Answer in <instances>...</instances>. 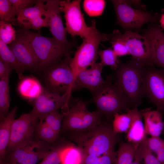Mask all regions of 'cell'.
I'll return each instance as SVG.
<instances>
[{"instance_id":"obj_20","label":"cell","mask_w":164,"mask_h":164,"mask_svg":"<svg viewBox=\"0 0 164 164\" xmlns=\"http://www.w3.org/2000/svg\"><path fill=\"white\" fill-rule=\"evenodd\" d=\"M144 121L146 134L151 137H160L163 129L164 122L162 112L148 108L141 111Z\"/></svg>"},{"instance_id":"obj_27","label":"cell","mask_w":164,"mask_h":164,"mask_svg":"<svg viewBox=\"0 0 164 164\" xmlns=\"http://www.w3.org/2000/svg\"><path fill=\"white\" fill-rule=\"evenodd\" d=\"M9 78L0 79V120L3 119L10 112Z\"/></svg>"},{"instance_id":"obj_4","label":"cell","mask_w":164,"mask_h":164,"mask_svg":"<svg viewBox=\"0 0 164 164\" xmlns=\"http://www.w3.org/2000/svg\"><path fill=\"white\" fill-rule=\"evenodd\" d=\"M108 34L99 31L96 21L92 20L88 34L82 39V43L77 47L70 63L75 79L80 72L97 62L99 45L102 42L108 41Z\"/></svg>"},{"instance_id":"obj_38","label":"cell","mask_w":164,"mask_h":164,"mask_svg":"<svg viewBox=\"0 0 164 164\" xmlns=\"http://www.w3.org/2000/svg\"><path fill=\"white\" fill-rule=\"evenodd\" d=\"M63 118V114H61L58 110H56L48 114L45 118L44 121L60 135L62 128Z\"/></svg>"},{"instance_id":"obj_28","label":"cell","mask_w":164,"mask_h":164,"mask_svg":"<svg viewBox=\"0 0 164 164\" xmlns=\"http://www.w3.org/2000/svg\"><path fill=\"white\" fill-rule=\"evenodd\" d=\"M108 38L118 57L130 55L123 39L122 34L119 30L115 29L111 34H108Z\"/></svg>"},{"instance_id":"obj_17","label":"cell","mask_w":164,"mask_h":164,"mask_svg":"<svg viewBox=\"0 0 164 164\" xmlns=\"http://www.w3.org/2000/svg\"><path fill=\"white\" fill-rule=\"evenodd\" d=\"M142 31V35L147 38L151 44L153 65L164 70V33L162 29L158 23H151Z\"/></svg>"},{"instance_id":"obj_9","label":"cell","mask_w":164,"mask_h":164,"mask_svg":"<svg viewBox=\"0 0 164 164\" xmlns=\"http://www.w3.org/2000/svg\"><path fill=\"white\" fill-rule=\"evenodd\" d=\"M144 97L154 104L157 110L164 113V70L147 65L143 77Z\"/></svg>"},{"instance_id":"obj_32","label":"cell","mask_w":164,"mask_h":164,"mask_svg":"<svg viewBox=\"0 0 164 164\" xmlns=\"http://www.w3.org/2000/svg\"><path fill=\"white\" fill-rule=\"evenodd\" d=\"M35 131L40 139L49 143H54L59 136L44 121H39L36 124Z\"/></svg>"},{"instance_id":"obj_8","label":"cell","mask_w":164,"mask_h":164,"mask_svg":"<svg viewBox=\"0 0 164 164\" xmlns=\"http://www.w3.org/2000/svg\"><path fill=\"white\" fill-rule=\"evenodd\" d=\"M116 17V24L126 30L133 29L139 30L145 24L158 23L160 14L154 15L150 12H145L133 8L129 1H111Z\"/></svg>"},{"instance_id":"obj_35","label":"cell","mask_w":164,"mask_h":164,"mask_svg":"<svg viewBox=\"0 0 164 164\" xmlns=\"http://www.w3.org/2000/svg\"><path fill=\"white\" fill-rule=\"evenodd\" d=\"M16 31L12 24L3 20L0 21V39L8 45L15 39Z\"/></svg>"},{"instance_id":"obj_47","label":"cell","mask_w":164,"mask_h":164,"mask_svg":"<svg viewBox=\"0 0 164 164\" xmlns=\"http://www.w3.org/2000/svg\"><path fill=\"white\" fill-rule=\"evenodd\" d=\"M9 164H16V163H10V164H9Z\"/></svg>"},{"instance_id":"obj_10","label":"cell","mask_w":164,"mask_h":164,"mask_svg":"<svg viewBox=\"0 0 164 164\" xmlns=\"http://www.w3.org/2000/svg\"><path fill=\"white\" fill-rule=\"evenodd\" d=\"M70 99L67 95H60L44 87L40 94L34 100L29 113L33 123L36 125L38 121H43L48 114L60 108L68 109Z\"/></svg>"},{"instance_id":"obj_39","label":"cell","mask_w":164,"mask_h":164,"mask_svg":"<svg viewBox=\"0 0 164 164\" xmlns=\"http://www.w3.org/2000/svg\"><path fill=\"white\" fill-rule=\"evenodd\" d=\"M22 26L28 29L36 30L40 34L41 29L43 27H49L48 15L41 16L22 22L20 26Z\"/></svg>"},{"instance_id":"obj_5","label":"cell","mask_w":164,"mask_h":164,"mask_svg":"<svg viewBox=\"0 0 164 164\" xmlns=\"http://www.w3.org/2000/svg\"><path fill=\"white\" fill-rule=\"evenodd\" d=\"M92 101L97 110L110 119L117 113L132 108L129 102L114 82L112 75L106 77V82L93 96Z\"/></svg>"},{"instance_id":"obj_11","label":"cell","mask_w":164,"mask_h":164,"mask_svg":"<svg viewBox=\"0 0 164 164\" xmlns=\"http://www.w3.org/2000/svg\"><path fill=\"white\" fill-rule=\"evenodd\" d=\"M81 1L60 0V9L64 14L67 32L72 36H78L83 39L88 34L90 26L87 25L81 11Z\"/></svg>"},{"instance_id":"obj_7","label":"cell","mask_w":164,"mask_h":164,"mask_svg":"<svg viewBox=\"0 0 164 164\" xmlns=\"http://www.w3.org/2000/svg\"><path fill=\"white\" fill-rule=\"evenodd\" d=\"M72 59H66L42 71L45 87L57 94L70 98L75 78L70 66Z\"/></svg>"},{"instance_id":"obj_3","label":"cell","mask_w":164,"mask_h":164,"mask_svg":"<svg viewBox=\"0 0 164 164\" xmlns=\"http://www.w3.org/2000/svg\"><path fill=\"white\" fill-rule=\"evenodd\" d=\"M133 60L126 63L121 62L112 76L114 83L124 93L132 108L142 104L144 97L143 77L146 65Z\"/></svg>"},{"instance_id":"obj_31","label":"cell","mask_w":164,"mask_h":164,"mask_svg":"<svg viewBox=\"0 0 164 164\" xmlns=\"http://www.w3.org/2000/svg\"><path fill=\"white\" fill-rule=\"evenodd\" d=\"M98 55L101 60L100 62L103 67L109 66L114 71L118 69L121 62L112 48L99 50Z\"/></svg>"},{"instance_id":"obj_42","label":"cell","mask_w":164,"mask_h":164,"mask_svg":"<svg viewBox=\"0 0 164 164\" xmlns=\"http://www.w3.org/2000/svg\"><path fill=\"white\" fill-rule=\"evenodd\" d=\"M13 70L11 64L0 59V79L10 77Z\"/></svg>"},{"instance_id":"obj_34","label":"cell","mask_w":164,"mask_h":164,"mask_svg":"<svg viewBox=\"0 0 164 164\" xmlns=\"http://www.w3.org/2000/svg\"><path fill=\"white\" fill-rule=\"evenodd\" d=\"M117 154L114 151L99 156L84 155L82 164H115Z\"/></svg>"},{"instance_id":"obj_1","label":"cell","mask_w":164,"mask_h":164,"mask_svg":"<svg viewBox=\"0 0 164 164\" xmlns=\"http://www.w3.org/2000/svg\"><path fill=\"white\" fill-rule=\"evenodd\" d=\"M16 33L26 40L34 52L38 61V71L70 59L72 49L57 41L54 38L42 36L38 32L19 26Z\"/></svg>"},{"instance_id":"obj_22","label":"cell","mask_w":164,"mask_h":164,"mask_svg":"<svg viewBox=\"0 0 164 164\" xmlns=\"http://www.w3.org/2000/svg\"><path fill=\"white\" fill-rule=\"evenodd\" d=\"M44 87L39 81L33 77H24L19 83L18 90L23 97L30 100H34L42 92Z\"/></svg>"},{"instance_id":"obj_40","label":"cell","mask_w":164,"mask_h":164,"mask_svg":"<svg viewBox=\"0 0 164 164\" xmlns=\"http://www.w3.org/2000/svg\"><path fill=\"white\" fill-rule=\"evenodd\" d=\"M65 145L53 147L39 164H61L60 153Z\"/></svg>"},{"instance_id":"obj_24","label":"cell","mask_w":164,"mask_h":164,"mask_svg":"<svg viewBox=\"0 0 164 164\" xmlns=\"http://www.w3.org/2000/svg\"><path fill=\"white\" fill-rule=\"evenodd\" d=\"M84 154L77 146L65 144L60 153L61 164H82Z\"/></svg>"},{"instance_id":"obj_15","label":"cell","mask_w":164,"mask_h":164,"mask_svg":"<svg viewBox=\"0 0 164 164\" xmlns=\"http://www.w3.org/2000/svg\"><path fill=\"white\" fill-rule=\"evenodd\" d=\"M41 143L33 140L8 154V162L19 164H36L45 156L49 149H43Z\"/></svg>"},{"instance_id":"obj_21","label":"cell","mask_w":164,"mask_h":164,"mask_svg":"<svg viewBox=\"0 0 164 164\" xmlns=\"http://www.w3.org/2000/svg\"><path fill=\"white\" fill-rule=\"evenodd\" d=\"M18 107L14 108L8 114L0 120V157L4 159L6 155L7 149L9 143L13 123L15 120Z\"/></svg>"},{"instance_id":"obj_18","label":"cell","mask_w":164,"mask_h":164,"mask_svg":"<svg viewBox=\"0 0 164 164\" xmlns=\"http://www.w3.org/2000/svg\"><path fill=\"white\" fill-rule=\"evenodd\" d=\"M25 70L38 71V61L34 52L28 43L16 33L15 39L8 45Z\"/></svg>"},{"instance_id":"obj_30","label":"cell","mask_w":164,"mask_h":164,"mask_svg":"<svg viewBox=\"0 0 164 164\" xmlns=\"http://www.w3.org/2000/svg\"><path fill=\"white\" fill-rule=\"evenodd\" d=\"M113 118L112 126L114 132L117 134L123 132L126 134L131 122L129 114L127 112L117 113L114 115Z\"/></svg>"},{"instance_id":"obj_45","label":"cell","mask_w":164,"mask_h":164,"mask_svg":"<svg viewBox=\"0 0 164 164\" xmlns=\"http://www.w3.org/2000/svg\"><path fill=\"white\" fill-rule=\"evenodd\" d=\"M4 159L0 160V164H9L8 162H5L3 160Z\"/></svg>"},{"instance_id":"obj_44","label":"cell","mask_w":164,"mask_h":164,"mask_svg":"<svg viewBox=\"0 0 164 164\" xmlns=\"http://www.w3.org/2000/svg\"><path fill=\"white\" fill-rule=\"evenodd\" d=\"M142 161L139 157L135 154L134 161L132 164H142Z\"/></svg>"},{"instance_id":"obj_12","label":"cell","mask_w":164,"mask_h":164,"mask_svg":"<svg viewBox=\"0 0 164 164\" xmlns=\"http://www.w3.org/2000/svg\"><path fill=\"white\" fill-rule=\"evenodd\" d=\"M36 125L33 123L29 113L23 114L15 119L12 126L6 154L33 140Z\"/></svg>"},{"instance_id":"obj_41","label":"cell","mask_w":164,"mask_h":164,"mask_svg":"<svg viewBox=\"0 0 164 164\" xmlns=\"http://www.w3.org/2000/svg\"><path fill=\"white\" fill-rule=\"evenodd\" d=\"M13 8L16 17L26 9L32 6L39 0H9Z\"/></svg>"},{"instance_id":"obj_33","label":"cell","mask_w":164,"mask_h":164,"mask_svg":"<svg viewBox=\"0 0 164 164\" xmlns=\"http://www.w3.org/2000/svg\"><path fill=\"white\" fill-rule=\"evenodd\" d=\"M0 19L17 26L16 16L9 0H0Z\"/></svg>"},{"instance_id":"obj_26","label":"cell","mask_w":164,"mask_h":164,"mask_svg":"<svg viewBox=\"0 0 164 164\" xmlns=\"http://www.w3.org/2000/svg\"><path fill=\"white\" fill-rule=\"evenodd\" d=\"M0 59L12 65L17 74L19 78L24 77L25 69L19 63L8 45L0 39Z\"/></svg>"},{"instance_id":"obj_16","label":"cell","mask_w":164,"mask_h":164,"mask_svg":"<svg viewBox=\"0 0 164 164\" xmlns=\"http://www.w3.org/2000/svg\"><path fill=\"white\" fill-rule=\"evenodd\" d=\"M103 67L100 62H96L80 72L75 79L74 90L85 88L93 96L106 82L102 76Z\"/></svg>"},{"instance_id":"obj_23","label":"cell","mask_w":164,"mask_h":164,"mask_svg":"<svg viewBox=\"0 0 164 164\" xmlns=\"http://www.w3.org/2000/svg\"><path fill=\"white\" fill-rule=\"evenodd\" d=\"M138 146L131 142L120 141L115 164H132Z\"/></svg>"},{"instance_id":"obj_29","label":"cell","mask_w":164,"mask_h":164,"mask_svg":"<svg viewBox=\"0 0 164 164\" xmlns=\"http://www.w3.org/2000/svg\"><path fill=\"white\" fill-rule=\"evenodd\" d=\"M148 137L146 138L139 145L135 154L142 161L143 164H162L150 149L147 142Z\"/></svg>"},{"instance_id":"obj_13","label":"cell","mask_w":164,"mask_h":164,"mask_svg":"<svg viewBox=\"0 0 164 164\" xmlns=\"http://www.w3.org/2000/svg\"><path fill=\"white\" fill-rule=\"evenodd\" d=\"M139 30L134 32L126 30L122 34L127 49L132 60L143 62L147 65H153L150 43L147 38L139 33Z\"/></svg>"},{"instance_id":"obj_36","label":"cell","mask_w":164,"mask_h":164,"mask_svg":"<svg viewBox=\"0 0 164 164\" xmlns=\"http://www.w3.org/2000/svg\"><path fill=\"white\" fill-rule=\"evenodd\" d=\"M105 5V1L102 0H86L83 3L85 11L91 16L101 15L104 10Z\"/></svg>"},{"instance_id":"obj_14","label":"cell","mask_w":164,"mask_h":164,"mask_svg":"<svg viewBox=\"0 0 164 164\" xmlns=\"http://www.w3.org/2000/svg\"><path fill=\"white\" fill-rule=\"evenodd\" d=\"M60 0H47L48 22L50 30L54 38L62 45L73 48L76 45L69 41L67 37V32L63 26L60 14Z\"/></svg>"},{"instance_id":"obj_25","label":"cell","mask_w":164,"mask_h":164,"mask_svg":"<svg viewBox=\"0 0 164 164\" xmlns=\"http://www.w3.org/2000/svg\"><path fill=\"white\" fill-rule=\"evenodd\" d=\"M47 0H39L32 6L28 8L17 17V26H20L21 23L25 21L47 15L46 3Z\"/></svg>"},{"instance_id":"obj_46","label":"cell","mask_w":164,"mask_h":164,"mask_svg":"<svg viewBox=\"0 0 164 164\" xmlns=\"http://www.w3.org/2000/svg\"><path fill=\"white\" fill-rule=\"evenodd\" d=\"M162 133H163L164 135V128H163V129L162 132Z\"/></svg>"},{"instance_id":"obj_6","label":"cell","mask_w":164,"mask_h":164,"mask_svg":"<svg viewBox=\"0 0 164 164\" xmlns=\"http://www.w3.org/2000/svg\"><path fill=\"white\" fill-rule=\"evenodd\" d=\"M87 104L86 102L79 100L63 112V131H85L95 127L102 122L103 115L97 110L89 111Z\"/></svg>"},{"instance_id":"obj_37","label":"cell","mask_w":164,"mask_h":164,"mask_svg":"<svg viewBox=\"0 0 164 164\" xmlns=\"http://www.w3.org/2000/svg\"><path fill=\"white\" fill-rule=\"evenodd\" d=\"M148 145L162 164H164V140L160 137L147 138Z\"/></svg>"},{"instance_id":"obj_43","label":"cell","mask_w":164,"mask_h":164,"mask_svg":"<svg viewBox=\"0 0 164 164\" xmlns=\"http://www.w3.org/2000/svg\"><path fill=\"white\" fill-rule=\"evenodd\" d=\"M159 22L160 26L162 29H164V12L160 14Z\"/></svg>"},{"instance_id":"obj_2","label":"cell","mask_w":164,"mask_h":164,"mask_svg":"<svg viewBox=\"0 0 164 164\" xmlns=\"http://www.w3.org/2000/svg\"><path fill=\"white\" fill-rule=\"evenodd\" d=\"M71 138L84 155L96 156L115 151L118 140L117 134L114 132L112 126L102 122L90 130L74 132Z\"/></svg>"},{"instance_id":"obj_19","label":"cell","mask_w":164,"mask_h":164,"mask_svg":"<svg viewBox=\"0 0 164 164\" xmlns=\"http://www.w3.org/2000/svg\"><path fill=\"white\" fill-rule=\"evenodd\" d=\"M125 111L129 114L131 118L130 126L126 134V139L128 142L139 145L147 137L142 121V113L137 107L127 109Z\"/></svg>"}]
</instances>
